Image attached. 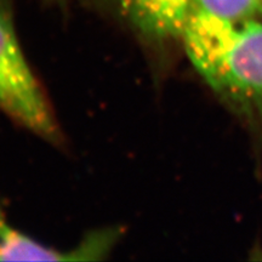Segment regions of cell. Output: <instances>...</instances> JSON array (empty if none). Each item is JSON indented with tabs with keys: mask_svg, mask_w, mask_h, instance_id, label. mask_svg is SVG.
Listing matches in <instances>:
<instances>
[{
	"mask_svg": "<svg viewBox=\"0 0 262 262\" xmlns=\"http://www.w3.org/2000/svg\"><path fill=\"white\" fill-rule=\"evenodd\" d=\"M181 41L205 83L245 116H262V22L194 11Z\"/></svg>",
	"mask_w": 262,
	"mask_h": 262,
	"instance_id": "cell-1",
	"label": "cell"
},
{
	"mask_svg": "<svg viewBox=\"0 0 262 262\" xmlns=\"http://www.w3.org/2000/svg\"><path fill=\"white\" fill-rule=\"evenodd\" d=\"M0 110L39 136L58 139L54 114L16 34L14 0H0Z\"/></svg>",
	"mask_w": 262,
	"mask_h": 262,
	"instance_id": "cell-2",
	"label": "cell"
},
{
	"mask_svg": "<svg viewBox=\"0 0 262 262\" xmlns=\"http://www.w3.org/2000/svg\"><path fill=\"white\" fill-rule=\"evenodd\" d=\"M119 237L117 229L90 234L77 248L61 251L45 247L16 229L0 205V261H93L110 253Z\"/></svg>",
	"mask_w": 262,
	"mask_h": 262,
	"instance_id": "cell-3",
	"label": "cell"
},
{
	"mask_svg": "<svg viewBox=\"0 0 262 262\" xmlns=\"http://www.w3.org/2000/svg\"><path fill=\"white\" fill-rule=\"evenodd\" d=\"M118 14L147 41L181 40L195 11L194 0H112Z\"/></svg>",
	"mask_w": 262,
	"mask_h": 262,
	"instance_id": "cell-4",
	"label": "cell"
},
{
	"mask_svg": "<svg viewBox=\"0 0 262 262\" xmlns=\"http://www.w3.org/2000/svg\"><path fill=\"white\" fill-rule=\"evenodd\" d=\"M195 10L225 21L262 19V0H194Z\"/></svg>",
	"mask_w": 262,
	"mask_h": 262,
	"instance_id": "cell-5",
	"label": "cell"
},
{
	"mask_svg": "<svg viewBox=\"0 0 262 262\" xmlns=\"http://www.w3.org/2000/svg\"><path fill=\"white\" fill-rule=\"evenodd\" d=\"M49 2H55V3H58V4H60V3H63L64 0H49Z\"/></svg>",
	"mask_w": 262,
	"mask_h": 262,
	"instance_id": "cell-6",
	"label": "cell"
}]
</instances>
